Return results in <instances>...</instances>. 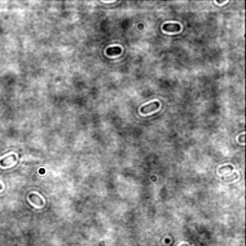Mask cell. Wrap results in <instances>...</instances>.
<instances>
[{
    "label": "cell",
    "instance_id": "cell-1",
    "mask_svg": "<svg viewBox=\"0 0 246 246\" xmlns=\"http://www.w3.org/2000/svg\"><path fill=\"white\" fill-rule=\"evenodd\" d=\"M162 29L166 33H176V32H180L181 26L178 23H166L162 26Z\"/></svg>",
    "mask_w": 246,
    "mask_h": 246
},
{
    "label": "cell",
    "instance_id": "cell-2",
    "mask_svg": "<svg viewBox=\"0 0 246 246\" xmlns=\"http://www.w3.org/2000/svg\"><path fill=\"white\" fill-rule=\"evenodd\" d=\"M160 107V103L159 102H153V103H150L148 105H145V106H143L142 109L143 110H140L142 111V113H152V112H154V111H157Z\"/></svg>",
    "mask_w": 246,
    "mask_h": 246
},
{
    "label": "cell",
    "instance_id": "cell-3",
    "mask_svg": "<svg viewBox=\"0 0 246 246\" xmlns=\"http://www.w3.org/2000/svg\"><path fill=\"white\" fill-rule=\"evenodd\" d=\"M107 53L108 55H111V56H113V55H118V54H120L121 53V48L120 47H111L107 50Z\"/></svg>",
    "mask_w": 246,
    "mask_h": 246
},
{
    "label": "cell",
    "instance_id": "cell-4",
    "mask_svg": "<svg viewBox=\"0 0 246 246\" xmlns=\"http://www.w3.org/2000/svg\"><path fill=\"white\" fill-rule=\"evenodd\" d=\"M181 246H187V244H183V245H181Z\"/></svg>",
    "mask_w": 246,
    "mask_h": 246
}]
</instances>
